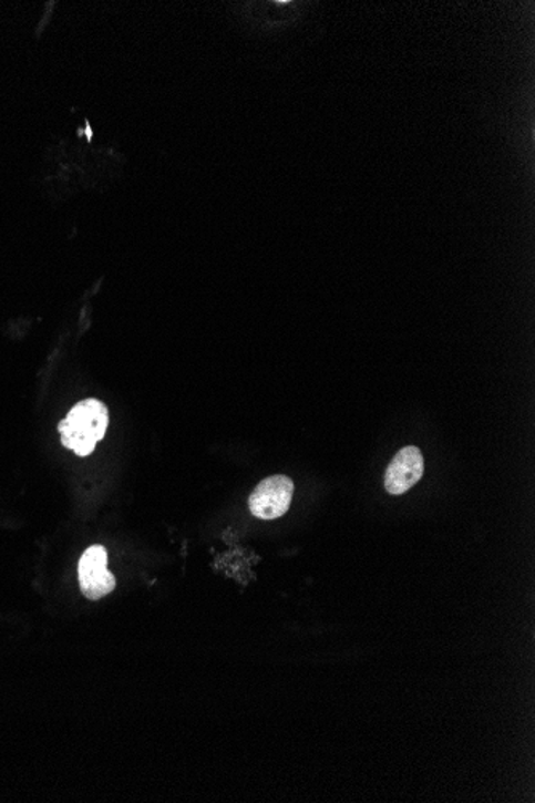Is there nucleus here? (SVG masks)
I'll return each mask as SVG.
<instances>
[{
  "mask_svg": "<svg viewBox=\"0 0 535 803\" xmlns=\"http://www.w3.org/2000/svg\"><path fill=\"white\" fill-rule=\"evenodd\" d=\"M292 497L294 482L289 476H269L250 494V514L260 519L281 518L289 511Z\"/></svg>",
  "mask_w": 535,
  "mask_h": 803,
  "instance_id": "obj_2",
  "label": "nucleus"
},
{
  "mask_svg": "<svg viewBox=\"0 0 535 803\" xmlns=\"http://www.w3.org/2000/svg\"><path fill=\"white\" fill-rule=\"evenodd\" d=\"M79 584L89 600H102L116 589V577L107 572V552L103 546H92L79 562Z\"/></svg>",
  "mask_w": 535,
  "mask_h": 803,
  "instance_id": "obj_3",
  "label": "nucleus"
},
{
  "mask_svg": "<svg viewBox=\"0 0 535 803\" xmlns=\"http://www.w3.org/2000/svg\"><path fill=\"white\" fill-rule=\"evenodd\" d=\"M107 425H110V412L102 401L93 398L81 401L60 422L61 443L68 450L85 457L92 454L96 443L103 440Z\"/></svg>",
  "mask_w": 535,
  "mask_h": 803,
  "instance_id": "obj_1",
  "label": "nucleus"
},
{
  "mask_svg": "<svg viewBox=\"0 0 535 803\" xmlns=\"http://www.w3.org/2000/svg\"><path fill=\"white\" fill-rule=\"evenodd\" d=\"M425 464L419 447L405 446L394 455L385 472V490L393 496H401L415 486L423 476Z\"/></svg>",
  "mask_w": 535,
  "mask_h": 803,
  "instance_id": "obj_4",
  "label": "nucleus"
}]
</instances>
